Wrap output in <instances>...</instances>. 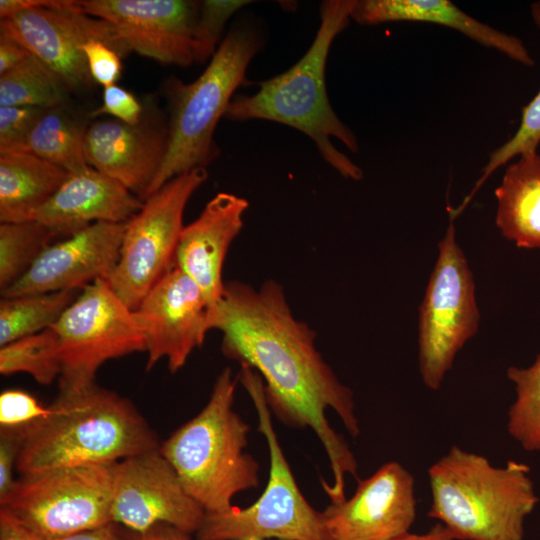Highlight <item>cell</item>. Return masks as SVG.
Here are the masks:
<instances>
[{"mask_svg":"<svg viewBox=\"0 0 540 540\" xmlns=\"http://www.w3.org/2000/svg\"><path fill=\"white\" fill-rule=\"evenodd\" d=\"M59 229L39 220L1 223L0 291L16 283L58 237ZM66 237V236H65Z\"/></svg>","mask_w":540,"mask_h":540,"instance_id":"4316f807","label":"cell"},{"mask_svg":"<svg viewBox=\"0 0 540 540\" xmlns=\"http://www.w3.org/2000/svg\"><path fill=\"white\" fill-rule=\"evenodd\" d=\"M416 504L413 476L391 461L358 479L351 498L331 503L322 514L332 540H395L410 532Z\"/></svg>","mask_w":540,"mask_h":540,"instance_id":"2e32d148","label":"cell"},{"mask_svg":"<svg viewBox=\"0 0 540 540\" xmlns=\"http://www.w3.org/2000/svg\"><path fill=\"white\" fill-rule=\"evenodd\" d=\"M60 348L59 392H73L95 383L107 361L145 352V337L134 311L106 280L84 287L51 327Z\"/></svg>","mask_w":540,"mask_h":540,"instance_id":"9c48e42d","label":"cell"},{"mask_svg":"<svg viewBox=\"0 0 540 540\" xmlns=\"http://www.w3.org/2000/svg\"><path fill=\"white\" fill-rule=\"evenodd\" d=\"M238 379L255 406L258 430L268 445L269 478L261 496L249 507L205 513L197 540H332L322 512L303 496L282 451L261 376L241 365Z\"/></svg>","mask_w":540,"mask_h":540,"instance_id":"52a82bcc","label":"cell"},{"mask_svg":"<svg viewBox=\"0 0 540 540\" xmlns=\"http://www.w3.org/2000/svg\"><path fill=\"white\" fill-rule=\"evenodd\" d=\"M68 92L62 80L33 54L0 75V106L49 109L65 105Z\"/></svg>","mask_w":540,"mask_h":540,"instance_id":"484cf974","label":"cell"},{"mask_svg":"<svg viewBox=\"0 0 540 540\" xmlns=\"http://www.w3.org/2000/svg\"><path fill=\"white\" fill-rule=\"evenodd\" d=\"M23 441L22 429L0 431V503L12 492L16 481L13 477Z\"/></svg>","mask_w":540,"mask_h":540,"instance_id":"d590c367","label":"cell"},{"mask_svg":"<svg viewBox=\"0 0 540 540\" xmlns=\"http://www.w3.org/2000/svg\"><path fill=\"white\" fill-rule=\"evenodd\" d=\"M84 13L111 23L131 52L162 64L190 66L199 1L79 0Z\"/></svg>","mask_w":540,"mask_h":540,"instance_id":"9a60e30c","label":"cell"},{"mask_svg":"<svg viewBox=\"0 0 540 540\" xmlns=\"http://www.w3.org/2000/svg\"><path fill=\"white\" fill-rule=\"evenodd\" d=\"M114 465L62 467L22 475L0 505L46 539L111 524Z\"/></svg>","mask_w":540,"mask_h":540,"instance_id":"8fae6325","label":"cell"},{"mask_svg":"<svg viewBox=\"0 0 540 540\" xmlns=\"http://www.w3.org/2000/svg\"><path fill=\"white\" fill-rule=\"evenodd\" d=\"M479 322L473 273L457 243L454 219L449 218L419 308V370L426 387H441L456 355L476 334Z\"/></svg>","mask_w":540,"mask_h":540,"instance_id":"ba28073f","label":"cell"},{"mask_svg":"<svg viewBox=\"0 0 540 540\" xmlns=\"http://www.w3.org/2000/svg\"><path fill=\"white\" fill-rule=\"evenodd\" d=\"M125 226L96 222L52 243L2 297L83 289L107 280L119 260Z\"/></svg>","mask_w":540,"mask_h":540,"instance_id":"e0dca14e","label":"cell"},{"mask_svg":"<svg viewBox=\"0 0 540 540\" xmlns=\"http://www.w3.org/2000/svg\"><path fill=\"white\" fill-rule=\"evenodd\" d=\"M142 206L121 183L90 167L70 174L34 219L68 236L96 222H127Z\"/></svg>","mask_w":540,"mask_h":540,"instance_id":"ffe728a7","label":"cell"},{"mask_svg":"<svg viewBox=\"0 0 540 540\" xmlns=\"http://www.w3.org/2000/svg\"><path fill=\"white\" fill-rule=\"evenodd\" d=\"M516 398L508 410L507 431L525 451H540V354L527 368L510 366Z\"/></svg>","mask_w":540,"mask_h":540,"instance_id":"f1b7e54d","label":"cell"},{"mask_svg":"<svg viewBox=\"0 0 540 540\" xmlns=\"http://www.w3.org/2000/svg\"><path fill=\"white\" fill-rule=\"evenodd\" d=\"M87 125L65 105L46 109L32 129L24 151L46 159L70 174L90 168L84 154Z\"/></svg>","mask_w":540,"mask_h":540,"instance_id":"cb8c5ba5","label":"cell"},{"mask_svg":"<svg viewBox=\"0 0 540 540\" xmlns=\"http://www.w3.org/2000/svg\"><path fill=\"white\" fill-rule=\"evenodd\" d=\"M395 540H454L450 532L440 523L429 529L425 533H407Z\"/></svg>","mask_w":540,"mask_h":540,"instance_id":"60d3db41","label":"cell"},{"mask_svg":"<svg viewBox=\"0 0 540 540\" xmlns=\"http://www.w3.org/2000/svg\"><path fill=\"white\" fill-rule=\"evenodd\" d=\"M252 3L247 0L199 1L194 27V60L204 62L215 54L223 30L229 19L240 9Z\"/></svg>","mask_w":540,"mask_h":540,"instance_id":"4dcf8cb0","label":"cell"},{"mask_svg":"<svg viewBox=\"0 0 540 540\" xmlns=\"http://www.w3.org/2000/svg\"><path fill=\"white\" fill-rule=\"evenodd\" d=\"M82 289L2 297L0 346L51 328Z\"/></svg>","mask_w":540,"mask_h":540,"instance_id":"d4e9b609","label":"cell"},{"mask_svg":"<svg viewBox=\"0 0 540 540\" xmlns=\"http://www.w3.org/2000/svg\"><path fill=\"white\" fill-rule=\"evenodd\" d=\"M428 478V516L454 540H523L525 519L539 502L527 464L496 467L456 445L431 465Z\"/></svg>","mask_w":540,"mask_h":540,"instance_id":"277c9868","label":"cell"},{"mask_svg":"<svg viewBox=\"0 0 540 540\" xmlns=\"http://www.w3.org/2000/svg\"><path fill=\"white\" fill-rule=\"evenodd\" d=\"M134 540H190V533L170 525L160 524L144 533L137 534Z\"/></svg>","mask_w":540,"mask_h":540,"instance_id":"ab89813d","label":"cell"},{"mask_svg":"<svg viewBox=\"0 0 540 540\" xmlns=\"http://www.w3.org/2000/svg\"><path fill=\"white\" fill-rule=\"evenodd\" d=\"M248 207L245 198L220 192L180 234L174 266L200 287L212 309L224 292V261L230 245L243 228Z\"/></svg>","mask_w":540,"mask_h":540,"instance_id":"ac0fdd59","label":"cell"},{"mask_svg":"<svg viewBox=\"0 0 540 540\" xmlns=\"http://www.w3.org/2000/svg\"><path fill=\"white\" fill-rule=\"evenodd\" d=\"M50 413V406H43L26 391L8 389L0 394L1 429H25Z\"/></svg>","mask_w":540,"mask_h":540,"instance_id":"1f68e13d","label":"cell"},{"mask_svg":"<svg viewBox=\"0 0 540 540\" xmlns=\"http://www.w3.org/2000/svg\"><path fill=\"white\" fill-rule=\"evenodd\" d=\"M90 75L104 88L115 85L122 70L121 56L99 40H89L82 45Z\"/></svg>","mask_w":540,"mask_h":540,"instance_id":"836d02e7","label":"cell"},{"mask_svg":"<svg viewBox=\"0 0 540 540\" xmlns=\"http://www.w3.org/2000/svg\"><path fill=\"white\" fill-rule=\"evenodd\" d=\"M355 1H323L319 28L305 54L285 72L259 82L252 95L233 97L224 117L268 120L297 129L314 142L322 158L339 174L358 181L363 177L362 169L332 142L336 138L350 151H359L356 135L330 104L325 76L331 45L348 26Z\"/></svg>","mask_w":540,"mask_h":540,"instance_id":"3957f363","label":"cell"},{"mask_svg":"<svg viewBox=\"0 0 540 540\" xmlns=\"http://www.w3.org/2000/svg\"><path fill=\"white\" fill-rule=\"evenodd\" d=\"M70 173L27 151L0 152V221L32 220Z\"/></svg>","mask_w":540,"mask_h":540,"instance_id":"7402d4cb","label":"cell"},{"mask_svg":"<svg viewBox=\"0 0 540 540\" xmlns=\"http://www.w3.org/2000/svg\"><path fill=\"white\" fill-rule=\"evenodd\" d=\"M48 417L22 429L16 470L115 464L158 449L153 429L131 401L95 383L59 392Z\"/></svg>","mask_w":540,"mask_h":540,"instance_id":"7a4b0ae2","label":"cell"},{"mask_svg":"<svg viewBox=\"0 0 540 540\" xmlns=\"http://www.w3.org/2000/svg\"><path fill=\"white\" fill-rule=\"evenodd\" d=\"M222 332L221 349L229 359L255 370L264 382L270 411L285 425L309 427L322 443L333 484L322 486L331 503L346 499L345 477H357V460L326 418L335 411L348 432L360 426L353 392L335 375L315 346L316 333L297 319L283 287L267 280L259 288L233 280L211 312V330Z\"/></svg>","mask_w":540,"mask_h":540,"instance_id":"6da1fadb","label":"cell"},{"mask_svg":"<svg viewBox=\"0 0 540 540\" xmlns=\"http://www.w3.org/2000/svg\"><path fill=\"white\" fill-rule=\"evenodd\" d=\"M235 388L232 370L224 368L202 410L160 445L206 513L229 510L235 495L259 486V464L244 451L250 426L233 410Z\"/></svg>","mask_w":540,"mask_h":540,"instance_id":"5b68a950","label":"cell"},{"mask_svg":"<svg viewBox=\"0 0 540 540\" xmlns=\"http://www.w3.org/2000/svg\"><path fill=\"white\" fill-rule=\"evenodd\" d=\"M167 133L141 124L99 120L88 125L84 154L88 165L144 200L163 161Z\"/></svg>","mask_w":540,"mask_h":540,"instance_id":"d6986e66","label":"cell"},{"mask_svg":"<svg viewBox=\"0 0 540 540\" xmlns=\"http://www.w3.org/2000/svg\"><path fill=\"white\" fill-rule=\"evenodd\" d=\"M495 196L502 236L519 248L540 249V154L523 153L508 165Z\"/></svg>","mask_w":540,"mask_h":540,"instance_id":"603a6c76","label":"cell"},{"mask_svg":"<svg viewBox=\"0 0 540 540\" xmlns=\"http://www.w3.org/2000/svg\"><path fill=\"white\" fill-rule=\"evenodd\" d=\"M46 109L0 106V152L24 151L26 141Z\"/></svg>","mask_w":540,"mask_h":540,"instance_id":"d6a6232c","label":"cell"},{"mask_svg":"<svg viewBox=\"0 0 540 540\" xmlns=\"http://www.w3.org/2000/svg\"><path fill=\"white\" fill-rule=\"evenodd\" d=\"M263 44L259 23L243 19L222 39L196 80L170 81L166 151L144 200L172 178L206 168L219 156L214 140L216 126L225 116L235 90L245 83L247 68Z\"/></svg>","mask_w":540,"mask_h":540,"instance_id":"8992f818","label":"cell"},{"mask_svg":"<svg viewBox=\"0 0 540 540\" xmlns=\"http://www.w3.org/2000/svg\"><path fill=\"white\" fill-rule=\"evenodd\" d=\"M206 179V168L172 178L148 196L126 222L119 260L106 281L132 310L174 266L185 207Z\"/></svg>","mask_w":540,"mask_h":540,"instance_id":"30bf717a","label":"cell"},{"mask_svg":"<svg viewBox=\"0 0 540 540\" xmlns=\"http://www.w3.org/2000/svg\"><path fill=\"white\" fill-rule=\"evenodd\" d=\"M47 540H121L113 523Z\"/></svg>","mask_w":540,"mask_h":540,"instance_id":"f35d334b","label":"cell"},{"mask_svg":"<svg viewBox=\"0 0 540 540\" xmlns=\"http://www.w3.org/2000/svg\"><path fill=\"white\" fill-rule=\"evenodd\" d=\"M351 19L362 25L387 22L442 25L523 65L534 64L521 39L471 17L449 0H356Z\"/></svg>","mask_w":540,"mask_h":540,"instance_id":"44dd1931","label":"cell"},{"mask_svg":"<svg viewBox=\"0 0 540 540\" xmlns=\"http://www.w3.org/2000/svg\"><path fill=\"white\" fill-rule=\"evenodd\" d=\"M530 8L533 20L540 28V1L532 3ZM539 144L540 89L532 100L523 107L520 124L514 135L490 154L489 160L482 170V175L463 202L457 208H452V215L457 217L462 213V210L466 208L474 195L495 170L516 156L529 151H537Z\"/></svg>","mask_w":540,"mask_h":540,"instance_id":"f546056e","label":"cell"},{"mask_svg":"<svg viewBox=\"0 0 540 540\" xmlns=\"http://www.w3.org/2000/svg\"><path fill=\"white\" fill-rule=\"evenodd\" d=\"M0 540H47L26 526L8 509H0Z\"/></svg>","mask_w":540,"mask_h":540,"instance_id":"8d00e7d4","label":"cell"},{"mask_svg":"<svg viewBox=\"0 0 540 540\" xmlns=\"http://www.w3.org/2000/svg\"><path fill=\"white\" fill-rule=\"evenodd\" d=\"M0 33L22 43L49 67L69 91L93 81L82 45L99 40L121 57L131 50L109 22L82 12L75 1L37 0L33 6L1 19Z\"/></svg>","mask_w":540,"mask_h":540,"instance_id":"7c38bea8","label":"cell"},{"mask_svg":"<svg viewBox=\"0 0 540 540\" xmlns=\"http://www.w3.org/2000/svg\"><path fill=\"white\" fill-rule=\"evenodd\" d=\"M62 362L53 328L26 336L0 347V373H26L37 383L49 385L60 377Z\"/></svg>","mask_w":540,"mask_h":540,"instance_id":"83f0119b","label":"cell"},{"mask_svg":"<svg viewBox=\"0 0 540 540\" xmlns=\"http://www.w3.org/2000/svg\"><path fill=\"white\" fill-rule=\"evenodd\" d=\"M133 311L145 337L147 371L166 359L170 372H177L211 330V305L200 287L175 266Z\"/></svg>","mask_w":540,"mask_h":540,"instance_id":"5bb4252c","label":"cell"},{"mask_svg":"<svg viewBox=\"0 0 540 540\" xmlns=\"http://www.w3.org/2000/svg\"><path fill=\"white\" fill-rule=\"evenodd\" d=\"M142 110L141 104L131 92L115 84L104 88L103 103L91 112V116L107 114L135 126L140 124Z\"/></svg>","mask_w":540,"mask_h":540,"instance_id":"e575fe53","label":"cell"},{"mask_svg":"<svg viewBox=\"0 0 540 540\" xmlns=\"http://www.w3.org/2000/svg\"><path fill=\"white\" fill-rule=\"evenodd\" d=\"M30 54L22 43L0 33V75L18 65Z\"/></svg>","mask_w":540,"mask_h":540,"instance_id":"74e56055","label":"cell"},{"mask_svg":"<svg viewBox=\"0 0 540 540\" xmlns=\"http://www.w3.org/2000/svg\"><path fill=\"white\" fill-rule=\"evenodd\" d=\"M205 510L183 487L176 471L158 449L114 465L110 515L137 534L165 524L196 533Z\"/></svg>","mask_w":540,"mask_h":540,"instance_id":"4fadbf2b","label":"cell"}]
</instances>
